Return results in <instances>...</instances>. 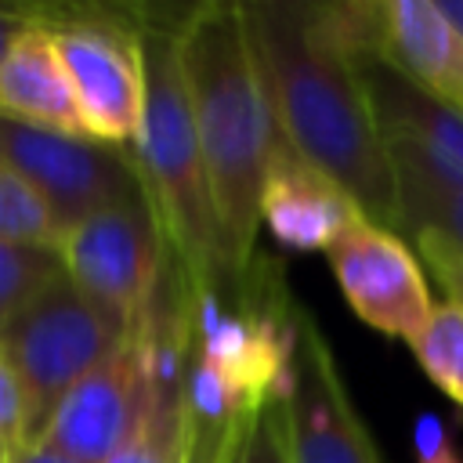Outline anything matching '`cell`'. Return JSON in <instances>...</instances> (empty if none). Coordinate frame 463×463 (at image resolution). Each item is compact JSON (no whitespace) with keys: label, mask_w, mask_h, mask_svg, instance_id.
I'll use <instances>...</instances> for the list:
<instances>
[{"label":"cell","mask_w":463,"mask_h":463,"mask_svg":"<svg viewBox=\"0 0 463 463\" xmlns=\"http://www.w3.org/2000/svg\"><path fill=\"white\" fill-rule=\"evenodd\" d=\"M33 11L58 47L83 134L105 145L130 148L145 101L137 40L141 11Z\"/></svg>","instance_id":"5b68a950"},{"label":"cell","mask_w":463,"mask_h":463,"mask_svg":"<svg viewBox=\"0 0 463 463\" xmlns=\"http://www.w3.org/2000/svg\"><path fill=\"white\" fill-rule=\"evenodd\" d=\"M11 463H80V459H72V456L51 449L47 441H29V445H18V449L11 452Z\"/></svg>","instance_id":"d4e9b609"},{"label":"cell","mask_w":463,"mask_h":463,"mask_svg":"<svg viewBox=\"0 0 463 463\" xmlns=\"http://www.w3.org/2000/svg\"><path fill=\"white\" fill-rule=\"evenodd\" d=\"M362 210L315 166L297 159L286 145L275 156V166L260 199V224L289 250H326L354 224Z\"/></svg>","instance_id":"7c38bea8"},{"label":"cell","mask_w":463,"mask_h":463,"mask_svg":"<svg viewBox=\"0 0 463 463\" xmlns=\"http://www.w3.org/2000/svg\"><path fill=\"white\" fill-rule=\"evenodd\" d=\"M235 463H293L289 402H286L282 394L268 398L260 409H253V412L246 416Z\"/></svg>","instance_id":"ffe728a7"},{"label":"cell","mask_w":463,"mask_h":463,"mask_svg":"<svg viewBox=\"0 0 463 463\" xmlns=\"http://www.w3.org/2000/svg\"><path fill=\"white\" fill-rule=\"evenodd\" d=\"M438 7H441V14L459 29V36H463V0H438Z\"/></svg>","instance_id":"484cf974"},{"label":"cell","mask_w":463,"mask_h":463,"mask_svg":"<svg viewBox=\"0 0 463 463\" xmlns=\"http://www.w3.org/2000/svg\"><path fill=\"white\" fill-rule=\"evenodd\" d=\"M398 177V232H438L463 253V181L409 141H387Z\"/></svg>","instance_id":"9a60e30c"},{"label":"cell","mask_w":463,"mask_h":463,"mask_svg":"<svg viewBox=\"0 0 463 463\" xmlns=\"http://www.w3.org/2000/svg\"><path fill=\"white\" fill-rule=\"evenodd\" d=\"M0 163L47 203L61 235L112 203L145 195L130 148L87 134L29 127L7 116H0Z\"/></svg>","instance_id":"8992f818"},{"label":"cell","mask_w":463,"mask_h":463,"mask_svg":"<svg viewBox=\"0 0 463 463\" xmlns=\"http://www.w3.org/2000/svg\"><path fill=\"white\" fill-rule=\"evenodd\" d=\"M416 362L430 376V383L463 409V307L445 300L434 304L420 340L412 344Z\"/></svg>","instance_id":"e0dca14e"},{"label":"cell","mask_w":463,"mask_h":463,"mask_svg":"<svg viewBox=\"0 0 463 463\" xmlns=\"http://www.w3.org/2000/svg\"><path fill=\"white\" fill-rule=\"evenodd\" d=\"M0 116L43 130L83 134L69 76L40 18L11 43L0 61Z\"/></svg>","instance_id":"5bb4252c"},{"label":"cell","mask_w":463,"mask_h":463,"mask_svg":"<svg viewBox=\"0 0 463 463\" xmlns=\"http://www.w3.org/2000/svg\"><path fill=\"white\" fill-rule=\"evenodd\" d=\"M141 123L130 145L145 199L166 235V246L188 279H213L228 271L206 163L195 134L192 98L177 51V22L141 7Z\"/></svg>","instance_id":"3957f363"},{"label":"cell","mask_w":463,"mask_h":463,"mask_svg":"<svg viewBox=\"0 0 463 463\" xmlns=\"http://www.w3.org/2000/svg\"><path fill=\"white\" fill-rule=\"evenodd\" d=\"M463 116V36L438 0H380V54Z\"/></svg>","instance_id":"8fae6325"},{"label":"cell","mask_w":463,"mask_h":463,"mask_svg":"<svg viewBox=\"0 0 463 463\" xmlns=\"http://www.w3.org/2000/svg\"><path fill=\"white\" fill-rule=\"evenodd\" d=\"M289 387L293 463H383L333 358V347L307 307H297Z\"/></svg>","instance_id":"9c48e42d"},{"label":"cell","mask_w":463,"mask_h":463,"mask_svg":"<svg viewBox=\"0 0 463 463\" xmlns=\"http://www.w3.org/2000/svg\"><path fill=\"white\" fill-rule=\"evenodd\" d=\"M130 322L94 304L69 275L25 304L0 326V351L14 365L25 391V441H40L61 398L101 365L123 340Z\"/></svg>","instance_id":"277c9868"},{"label":"cell","mask_w":463,"mask_h":463,"mask_svg":"<svg viewBox=\"0 0 463 463\" xmlns=\"http://www.w3.org/2000/svg\"><path fill=\"white\" fill-rule=\"evenodd\" d=\"M250 54L282 145L329 177L365 221L398 232V177L354 61L315 4H242Z\"/></svg>","instance_id":"6da1fadb"},{"label":"cell","mask_w":463,"mask_h":463,"mask_svg":"<svg viewBox=\"0 0 463 463\" xmlns=\"http://www.w3.org/2000/svg\"><path fill=\"white\" fill-rule=\"evenodd\" d=\"M58 253L65 275L94 304L134 326L163 275L170 246L148 199L141 195L83 217L61 235Z\"/></svg>","instance_id":"52a82bcc"},{"label":"cell","mask_w":463,"mask_h":463,"mask_svg":"<svg viewBox=\"0 0 463 463\" xmlns=\"http://www.w3.org/2000/svg\"><path fill=\"white\" fill-rule=\"evenodd\" d=\"M0 242H25V246L61 242V232L47 203L4 163H0Z\"/></svg>","instance_id":"d6986e66"},{"label":"cell","mask_w":463,"mask_h":463,"mask_svg":"<svg viewBox=\"0 0 463 463\" xmlns=\"http://www.w3.org/2000/svg\"><path fill=\"white\" fill-rule=\"evenodd\" d=\"M326 257L344 300L365 326L398 336L409 347L420 340L434 300L416 253L398 239V232L362 217L329 246Z\"/></svg>","instance_id":"ba28073f"},{"label":"cell","mask_w":463,"mask_h":463,"mask_svg":"<svg viewBox=\"0 0 463 463\" xmlns=\"http://www.w3.org/2000/svg\"><path fill=\"white\" fill-rule=\"evenodd\" d=\"M412 452H416V463H463L456 452L452 430L438 412H420L412 420Z\"/></svg>","instance_id":"603a6c76"},{"label":"cell","mask_w":463,"mask_h":463,"mask_svg":"<svg viewBox=\"0 0 463 463\" xmlns=\"http://www.w3.org/2000/svg\"><path fill=\"white\" fill-rule=\"evenodd\" d=\"M145 405V373L134 333L94 365L54 409L43 427L51 449L80 459V463H109L119 445L134 434Z\"/></svg>","instance_id":"30bf717a"},{"label":"cell","mask_w":463,"mask_h":463,"mask_svg":"<svg viewBox=\"0 0 463 463\" xmlns=\"http://www.w3.org/2000/svg\"><path fill=\"white\" fill-rule=\"evenodd\" d=\"M0 463H11V452H0Z\"/></svg>","instance_id":"4316f807"},{"label":"cell","mask_w":463,"mask_h":463,"mask_svg":"<svg viewBox=\"0 0 463 463\" xmlns=\"http://www.w3.org/2000/svg\"><path fill=\"white\" fill-rule=\"evenodd\" d=\"M383 141H409L463 181V116L416 87L383 58H354Z\"/></svg>","instance_id":"4fadbf2b"},{"label":"cell","mask_w":463,"mask_h":463,"mask_svg":"<svg viewBox=\"0 0 463 463\" xmlns=\"http://www.w3.org/2000/svg\"><path fill=\"white\" fill-rule=\"evenodd\" d=\"M36 22V11L33 7H0V61L4 54L11 51V43Z\"/></svg>","instance_id":"cb8c5ba5"},{"label":"cell","mask_w":463,"mask_h":463,"mask_svg":"<svg viewBox=\"0 0 463 463\" xmlns=\"http://www.w3.org/2000/svg\"><path fill=\"white\" fill-rule=\"evenodd\" d=\"M177 51L228 271H242L257 257L260 199L282 148L250 54L242 4L210 0L188 7L177 22Z\"/></svg>","instance_id":"7a4b0ae2"},{"label":"cell","mask_w":463,"mask_h":463,"mask_svg":"<svg viewBox=\"0 0 463 463\" xmlns=\"http://www.w3.org/2000/svg\"><path fill=\"white\" fill-rule=\"evenodd\" d=\"M184 452H188L184 394L145 391L137 427L109 463H184Z\"/></svg>","instance_id":"2e32d148"},{"label":"cell","mask_w":463,"mask_h":463,"mask_svg":"<svg viewBox=\"0 0 463 463\" xmlns=\"http://www.w3.org/2000/svg\"><path fill=\"white\" fill-rule=\"evenodd\" d=\"M412 242H416L420 260L430 268V275L449 293V300L463 307V253L438 232H412Z\"/></svg>","instance_id":"44dd1931"},{"label":"cell","mask_w":463,"mask_h":463,"mask_svg":"<svg viewBox=\"0 0 463 463\" xmlns=\"http://www.w3.org/2000/svg\"><path fill=\"white\" fill-rule=\"evenodd\" d=\"M22 441H25V391L14 365L0 351V452H14Z\"/></svg>","instance_id":"7402d4cb"},{"label":"cell","mask_w":463,"mask_h":463,"mask_svg":"<svg viewBox=\"0 0 463 463\" xmlns=\"http://www.w3.org/2000/svg\"><path fill=\"white\" fill-rule=\"evenodd\" d=\"M65 279L58 246L0 242V326H7L25 304Z\"/></svg>","instance_id":"ac0fdd59"}]
</instances>
